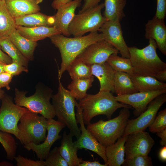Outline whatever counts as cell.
<instances>
[{"label":"cell","instance_id":"1","mask_svg":"<svg viewBox=\"0 0 166 166\" xmlns=\"http://www.w3.org/2000/svg\"><path fill=\"white\" fill-rule=\"evenodd\" d=\"M49 38L52 43L59 49L61 54V62L58 71V80L61 79L69 65L86 48L92 44L104 40L102 34L97 32L73 38L58 34Z\"/></svg>","mask_w":166,"mask_h":166},{"label":"cell","instance_id":"2","mask_svg":"<svg viewBox=\"0 0 166 166\" xmlns=\"http://www.w3.org/2000/svg\"><path fill=\"white\" fill-rule=\"evenodd\" d=\"M78 104L82 110L84 123L86 125L97 115H104L110 119L118 109L132 108L130 106L118 101L112 93L107 91H99L95 94H87L85 97L79 101Z\"/></svg>","mask_w":166,"mask_h":166},{"label":"cell","instance_id":"3","mask_svg":"<svg viewBox=\"0 0 166 166\" xmlns=\"http://www.w3.org/2000/svg\"><path fill=\"white\" fill-rule=\"evenodd\" d=\"M148 40V45L142 49L129 47V59L134 73L155 77L159 72L166 69V64L157 53V47L155 41L152 39Z\"/></svg>","mask_w":166,"mask_h":166},{"label":"cell","instance_id":"4","mask_svg":"<svg viewBox=\"0 0 166 166\" xmlns=\"http://www.w3.org/2000/svg\"><path fill=\"white\" fill-rule=\"evenodd\" d=\"M130 116L128 108H123L117 117L88 124L87 129L105 147L114 143L123 134Z\"/></svg>","mask_w":166,"mask_h":166},{"label":"cell","instance_id":"5","mask_svg":"<svg viewBox=\"0 0 166 166\" xmlns=\"http://www.w3.org/2000/svg\"><path fill=\"white\" fill-rule=\"evenodd\" d=\"M53 90L48 87L37 86L34 93L27 97L26 91L15 89V103L27 109L30 111L40 114L47 119L53 118L55 116L53 106L50 101Z\"/></svg>","mask_w":166,"mask_h":166},{"label":"cell","instance_id":"6","mask_svg":"<svg viewBox=\"0 0 166 166\" xmlns=\"http://www.w3.org/2000/svg\"><path fill=\"white\" fill-rule=\"evenodd\" d=\"M59 80V87L57 93L52 95V104L57 120L65 124L70 133L78 139L81 131L77 122L75 107L77 102L69 90L62 85Z\"/></svg>","mask_w":166,"mask_h":166},{"label":"cell","instance_id":"7","mask_svg":"<svg viewBox=\"0 0 166 166\" xmlns=\"http://www.w3.org/2000/svg\"><path fill=\"white\" fill-rule=\"evenodd\" d=\"M18 124V137L25 145L30 143L39 144L45 139L47 119L28 110L22 116Z\"/></svg>","mask_w":166,"mask_h":166},{"label":"cell","instance_id":"8","mask_svg":"<svg viewBox=\"0 0 166 166\" xmlns=\"http://www.w3.org/2000/svg\"><path fill=\"white\" fill-rule=\"evenodd\" d=\"M101 3L82 12L75 14L68 28L70 35L83 36L87 32H97L107 21L101 14L104 8Z\"/></svg>","mask_w":166,"mask_h":166},{"label":"cell","instance_id":"9","mask_svg":"<svg viewBox=\"0 0 166 166\" xmlns=\"http://www.w3.org/2000/svg\"><path fill=\"white\" fill-rule=\"evenodd\" d=\"M0 108V131L12 134L18 137V123L28 110L13 102L12 97L4 95Z\"/></svg>","mask_w":166,"mask_h":166},{"label":"cell","instance_id":"10","mask_svg":"<svg viewBox=\"0 0 166 166\" xmlns=\"http://www.w3.org/2000/svg\"><path fill=\"white\" fill-rule=\"evenodd\" d=\"M166 101V93L156 97L149 104L146 109L137 118L128 120L123 136L144 131L152 124L159 109Z\"/></svg>","mask_w":166,"mask_h":166},{"label":"cell","instance_id":"11","mask_svg":"<svg viewBox=\"0 0 166 166\" xmlns=\"http://www.w3.org/2000/svg\"><path fill=\"white\" fill-rule=\"evenodd\" d=\"M65 127V124L58 120L56 121L53 118L47 119V134L43 142L39 144L30 143L24 145V147L28 151L31 150L35 152L39 160H44L49 153L53 144L61 138L59 134Z\"/></svg>","mask_w":166,"mask_h":166},{"label":"cell","instance_id":"12","mask_svg":"<svg viewBox=\"0 0 166 166\" xmlns=\"http://www.w3.org/2000/svg\"><path fill=\"white\" fill-rule=\"evenodd\" d=\"M118 53L117 49L103 40L88 46L76 58L91 65L106 62L111 55Z\"/></svg>","mask_w":166,"mask_h":166},{"label":"cell","instance_id":"13","mask_svg":"<svg viewBox=\"0 0 166 166\" xmlns=\"http://www.w3.org/2000/svg\"><path fill=\"white\" fill-rule=\"evenodd\" d=\"M77 112L76 117L77 123L80 125L81 134L77 140L73 142L78 149L85 148L97 153L103 160L105 164L107 160L105 154V147L100 144L92 134L85 128L83 119L82 110L78 103L76 102Z\"/></svg>","mask_w":166,"mask_h":166},{"label":"cell","instance_id":"14","mask_svg":"<svg viewBox=\"0 0 166 166\" xmlns=\"http://www.w3.org/2000/svg\"><path fill=\"white\" fill-rule=\"evenodd\" d=\"M155 142L149 133L140 131L128 135L124 144L125 158L148 156Z\"/></svg>","mask_w":166,"mask_h":166},{"label":"cell","instance_id":"15","mask_svg":"<svg viewBox=\"0 0 166 166\" xmlns=\"http://www.w3.org/2000/svg\"><path fill=\"white\" fill-rule=\"evenodd\" d=\"M98 31L104 40L117 49L121 57L129 58V47L124 40L120 22L106 21Z\"/></svg>","mask_w":166,"mask_h":166},{"label":"cell","instance_id":"16","mask_svg":"<svg viewBox=\"0 0 166 166\" xmlns=\"http://www.w3.org/2000/svg\"><path fill=\"white\" fill-rule=\"evenodd\" d=\"M166 93V89L148 92H138L133 93L115 96L122 103L130 106L134 109V114L138 116L147 108L149 104L157 97Z\"/></svg>","mask_w":166,"mask_h":166},{"label":"cell","instance_id":"17","mask_svg":"<svg viewBox=\"0 0 166 166\" xmlns=\"http://www.w3.org/2000/svg\"><path fill=\"white\" fill-rule=\"evenodd\" d=\"M82 0H73L59 7L54 15L55 22L53 27L61 34L69 37V26L74 17L76 9L80 6Z\"/></svg>","mask_w":166,"mask_h":166},{"label":"cell","instance_id":"18","mask_svg":"<svg viewBox=\"0 0 166 166\" xmlns=\"http://www.w3.org/2000/svg\"><path fill=\"white\" fill-rule=\"evenodd\" d=\"M144 37L146 39L154 40L159 50L166 55V26L164 19L154 16L148 20L145 25Z\"/></svg>","mask_w":166,"mask_h":166},{"label":"cell","instance_id":"19","mask_svg":"<svg viewBox=\"0 0 166 166\" xmlns=\"http://www.w3.org/2000/svg\"><path fill=\"white\" fill-rule=\"evenodd\" d=\"M92 75L98 80L99 91H107L114 93L115 71L106 62L91 65Z\"/></svg>","mask_w":166,"mask_h":166},{"label":"cell","instance_id":"20","mask_svg":"<svg viewBox=\"0 0 166 166\" xmlns=\"http://www.w3.org/2000/svg\"><path fill=\"white\" fill-rule=\"evenodd\" d=\"M5 2L14 18L39 12L41 10L36 0H5Z\"/></svg>","mask_w":166,"mask_h":166},{"label":"cell","instance_id":"21","mask_svg":"<svg viewBox=\"0 0 166 166\" xmlns=\"http://www.w3.org/2000/svg\"><path fill=\"white\" fill-rule=\"evenodd\" d=\"M73 136L64 131L60 146L58 147L59 152L66 162L68 166H78L81 158L77 155L78 148L73 141Z\"/></svg>","mask_w":166,"mask_h":166},{"label":"cell","instance_id":"22","mask_svg":"<svg viewBox=\"0 0 166 166\" xmlns=\"http://www.w3.org/2000/svg\"><path fill=\"white\" fill-rule=\"evenodd\" d=\"M14 18L16 26L26 27H53L55 22L54 15L49 16L39 12Z\"/></svg>","mask_w":166,"mask_h":166},{"label":"cell","instance_id":"23","mask_svg":"<svg viewBox=\"0 0 166 166\" xmlns=\"http://www.w3.org/2000/svg\"><path fill=\"white\" fill-rule=\"evenodd\" d=\"M16 29L21 35L29 40L35 42L56 34H61L54 27H26L16 26Z\"/></svg>","mask_w":166,"mask_h":166},{"label":"cell","instance_id":"24","mask_svg":"<svg viewBox=\"0 0 166 166\" xmlns=\"http://www.w3.org/2000/svg\"><path fill=\"white\" fill-rule=\"evenodd\" d=\"M128 135L122 136L113 144L105 147L109 166H120L124 161V144Z\"/></svg>","mask_w":166,"mask_h":166},{"label":"cell","instance_id":"25","mask_svg":"<svg viewBox=\"0 0 166 166\" xmlns=\"http://www.w3.org/2000/svg\"><path fill=\"white\" fill-rule=\"evenodd\" d=\"M138 92H148L166 89V84L154 77L134 73L129 74Z\"/></svg>","mask_w":166,"mask_h":166},{"label":"cell","instance_id":"26","mask_svg":"<svg viewBox=\"0 0 166 166\" xmlns=\"http://www.w3.org/2000/svg\"><path fill=\"white\" fill-rule=\"evenodd\" d=\"M23 55L29 61L34 59L37 42L29 40L21 35L15 29L8 37Z\"/></svg>","mask_w":166,"mask_h":166},{"label":"cell","instance_id":"27","mask_svg":"<svg viewBox=\"0 0 166 166\" xmlns=\"http://www.w3.org/2000/svg\"><path fill=\"white\" fill-rule=\"evenodd\" d=\"M126 0H104V16L106 21L120 22L125 16L124 9Z\"/></svg>","mask_w":166,"mask_h":166},{"label":"cell","instance_id":"28","mask_svg":"<svg viewBox=\"0 0 166 166\" xmlns=\"http://www.w3.org/2000/svg\"><path fill=\"white\" fill-rule=\"evenodd\" d=\"M114 90L117 96L138 92L128 74L116 71H115Z\"/></svg>","mask_w":166,"mask_h":166},{"label":"cell","instance_id":"29","mask_svg":"<svg viewBox=\"0 0 166 166\" xmlns=\"http://www.w3.org/2000/svg\"><path fill=\"white\" fill-rule=\"evenodd\" d=\"M16 26L14 18L9 11L5 0L0 1V39L8 38Z\"/></svg>","mask_w":166,"mask_h":166},{"label":"cell","instance_id":"30","mask_svg":"<svg viewBox=\"0 0 166 166\" xmlns=\"http://www.w3.org/2000/svg\"><path fill=\"white\" fill-rule=\"evenodd\" d=\"M94 76L87 78L72 80L67 88L71 94L76 100H80L85 97L87 90L92 86Z\"/></svg>","mask_w":166,"mask_h":166},{"label":"cell","instance_id":"31","mask_svg":"<svg viewBox=\"0 0 166 166\" xmlns=\"http://www.w3.org/2000/svg\"><path fill=\"white\" fill-rule=\"evenodd\" d=\"M72 80L90 77L92 74L91 65L75 58L69 65L66 70Z\"/></svg>","mask_w":166,"mask_h":166},{"label":"cell","instance_id":"32","mask_svg":"<svg viewBox=\"0 0 166 166\" xmlns=\"http://www.w3.org/2000/svg\"><path fill=\"white\" fill-rule=\"evenodd\" d=\"M2 49L11 58L12 62H16L27 67L29 60L21 53L9 38L0 39Z\"/></svg>","mask_w":166,"mask_h":166},{"label":"cell","instance_id":"33","mask_svg":"<svg viewBox=\"0 0 166 166\" xmlns=\"http://www.w3.org/2000/svg\"><path fill=\"white\" fill-rule=\"evenodd\" d=\"M118 53L111 55L106 61L115 71L134 73L133 68L129 58L120 57Z\"/></svg>","mask_w":166,"mask_h":166},{"label":"cell","instance_id":"34","mask_svg":"<svg viewBox=\"0 0 166 166\" xmlns=\"http://www.w3.org/2000/svg\"><path fill=\"white\" fill-rule=\"evenodd\" d=\"M0 143L6 152L7 158L10 160H14L17 145L14 138L11 134L0 131Z\"/></svg>","mask_w":166,"mask_h":166},{"label":"cell","instance_id":"35","mask_svg":"<svg viewBox=\"0 0 166 166\" xmlns=\"http://www.w3.org/2000/svg\"><path fill=\"white\" fill-rule=\"evenodd\" d=\"M45 160L46 166H68L66 162L60 154L57 147L50 151Z\"/></svg>","mask_w":166,"mask_h":166},{"label":"cell","instance_id":"36","mask_svg":"<svg viewBox=\"0 0 166 166\" xmlns=\"http://www.w3.org/2000/svg\"><path fill=\"white\" fill-rule=\"evenodd\" d=\"M123 166H152V162L150 157L138 155L130 158H125L122 164Z\"/></svg>","mask_w":166,"mask_h":166},{"label":"cell","instance_id":"37","mask_svg":"<svg viewBox=\"0 0 166 166\" xmlns=\"http://www.w3.org/2000/svg\"><path fill=\"white\" fill-rule=\"evenodd\" d=\"M149 131L156 133L166 128V108L158 113L152 124L149 127Z\"/></svg>","mask_w":166,"mask_h":166},{"label":"cell","instance_id":"38","mask_svg":"<svg viewBox=\"0 0 166 166\" xmlns=\"http://www.w3.org/2000/svg\"><path fill=\"white\" fill-rule=\"evenodd\" d=\"M4 70L13 76L18 75L22 72L27 73L28 72L27 67L14 62L9 64H5Z\"/></svg>","mask_w":166,"mask_h":166},{"label":"cell","instance_id":"39","mask_svg":"<svg viewBox=\"0 0 166 166\" xmlns=\"http://www.w3.org/2000/svg\"><path fill=\"white\" fill-rule=\"evenodd\" d=\"M17 166H46L45 160H34L20 155L15 156L14 159Z\"/></svg>","mask_w":166,"mask_h":166},{"label":"cell","instance_id":"40","mask_svg":"<svg viewBox=\"0 0 166 166\" xmlns=\"http://www.w3.org/2000/svg\"><path fill=\"white\" fill-rule=\"evenodd\" d=\"M166 15V0H157L156 17L164 19Z\"/></svg>","mask_w":166,"mask_h":166},{"label":"cell","instance_id":"41","mask_svg":"<svg viewBox=\"0 0 166 166\" xmlns=\"http://www.w3.org/2000/svg\"><path fill=\"white\" fill-rule=\"evenodd\" d=\"M13 76L10 73L4 72L0 74V88L5 87L10 90L9 84Z\"/></svg>","mask_w":166,"mask_h":166},{"label":"cell","instance_id":"42","mask_svg":"<svg viewBox=\"0 0 166 166\" xmlns=\"http://www.w3.org/2000/svg\"><path fill=\"white\" fill-rule=\"evenodd\" d=\"M81 9L78 13L82 12L87 9L94 7L99 4L101 0H84Z\"/></svg>","mask_w":166,"mask_h":166},{"label":"cell","instance_id":"43","mask_svg":"<svg viewBox=\"0 0 166 166\" xmlns=\"http://www.w3.org/2000/svg\"><path fill=\"white\" fill-rule=\"evenodd\" d=\"M107 164H101L98 161H91L87 160H83L82 158H81L80 163L78 166H107Z\"/></svg>","mask_w":166,"mask_h":166},{"label":"cell","instance_id":"44","mask_svg":"<svg viewBox=\"0 0 166 166\" xmlns=\"http://www.w3.org/2000/svg\"><path fill=\"white\" fill-rule=\"evenodd\" d=\"M0 62L5 64H9L12 62L11 58L4 53L0 46Z\"/></svg>","mask_w":166,"mask_h":166},{"label":"cell","instance_id":"45","mask_svg":"<svg viewBox=\"0 0 166 166\" xmlns=\"http://www.w3.org/2000/svg\"><path fill=\"white\" fill-rule=\"evenodd\" d=\"M156 133L157 136L161 138L160 145L163 146H166V128Z\"/></svg>","mask_w":166,"mask_h":166},{"label":"cell","instance_id":"46","mask_svg":"<svg viewBox=\"0 0 166 166\" xmlns=\"http://www.w3.org/2000/svg\"><path fill=\"white\" fill-rule=\"evenodd\" d=\"M73 0H53L51 3L52 7L57 10L59 7Z\"/></svg>","mask_w":166,"mask_h":166},{"label":"cell","instance_id":"47","mask_svg":"<svg viewBox=\"0 0 166 166\" xmlns=\"http://www.w3.org/2000/svg\"><path fill=\"white\" fill-rule=\"evenodd\" d=\"M155 78L158 81L164 82L166 81V69L159 72Z\"/></svg>","mask_w":166,"mask_h":166},{"label":"cell","instance_id":"48","mask_svg":"<svg viewBox=\"0 0 166 166\" xmlns=\"http://www.w3.org/2000/svg\"><path fill=\"white\" fill-rule=\"evenodd\" d=\"M160 159L162 161L166 162V146H163L160 149L159 153Z\"/></svg>","mask_w":166,"mask_h":166},{"label":"cell","instance_id":"49","mask_svg":"<svg viewBox=\"0 0 166 166\" xmlns=\"http://www.w3.org/2000/svg\"><path fill=\"white\" fill-rule=\"evenodd\" d=\"M0 166H13L14 165L11 163L7 161H3L0 162Z\"/></svg>","mask_w":166,"mask_h":166},{"label":"cell","instance_id":"50","mask_svg":"<svg viewBox=\"0 0 166 166\" xmlns=\"http://www.w3.org/2000/svg\"><path fill=\"white\" fill-rule=\"evenodd\" d=\"M5 64L0 62V74L5 72L4 70V66Z\"/></svg>","mask_w":166,"mask_h":166},{"label":"cell","instance_id":"51","mask_svg":"<svg viewBox=\"0 0 166 166\" xmlns=\"http://www.w3.org/2000/svg\"><path fill=\"white\" fill-rule=\"evenodd\" d=\"M4 92L0 88V100L2 99L4 96Z\"/></svg>","mask_w":166,"mask_h":166},{"label":"cell","instance_id":"52","mask_svg":"<svg viewBox=\"0 0 166 166\" xmlns=\"http://www.w3.org/2000/svg\"><path fill=\"white\" fill-rule=\"evenodd\" d=\"M43 0H36L37 3L38 4H39L41 3Z\"/></svg>","mask_w":166,"mask_h":166},{"label":"cell","instance_id":"53","mask_svg":"<svg viewBox=\"0 0 166 166\" xmlns=\"http://www.w3.org/2000/svg\"><path fill=\"white\" fill-rule=\"evenodd\" d=\"M2 0H0V1H2Z\"/></svg>","mask_w":166,"mask_h":166}]
</instances>
